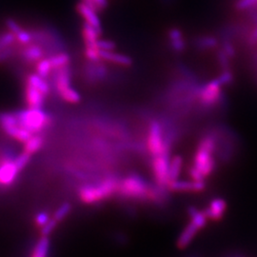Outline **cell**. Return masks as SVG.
<instances>
[{
	"instance_id": "1",
	"label": "cell",
	"mask_w": 257,
	"mask_h": 257,
	"mask_svg": "<svg viewBox=\"0 0 257 257\" xmlns=\"http://www.w3.org/2000/svg\"><path fill=\"white\" fill-rule=\"evenodd\" d=\"M162 189L150 187L140 175H130L120 180L117 194L124 199L130 200H151L158 201L162 195Z\"/></svg>"
},
{
	"instance_id": "2",
	"label": "cell",
	"mask_w": 257,
	"mask_h": 257,
	"mask_svg": "<svg viewBox=\"0 0 257 257\" xmlns=\"http://www.w3.org/2000/svg\"><path fill=\"white\" fill-rule=\"evenodd\" d=\"M119 181L116 177L110 176L99 183L83 186L78 192V196L83 203L88 205L102 202L117 194Z\"/></svg>"
},
{
	"instance_id": "3",
	"label": "cell",
	"mask_w": 257,
	"mask_h": 257,
	"mask_svg": "<svg viewBox=\"0 0 257 257\" xmlns=\"http://www.w3.org/2000/svg\"><path fill=\"white\" fill-rule=\"evenodd\" d=\"M215 140L211 136H205L199 141L193 158V167L202 175L204 179L209 177L215 170L213 153L215 151Z\"/></svg>"
},
{
	"instance_id": "4",
	"label": "cell",
	"mask_w": 257,
	"mask_h": 257,
	"mask_svg": "<svg viewBox=\"0 0 257 257\" xmlns=\"http://www.w3.org/2000/svg\"><path fill=\"white\" fill-rule=\"evenodd\" d=\"M15 112L19 125L33 135L40 134L52 124L51 116L42 109L27 108Z\"/></svg>"
},
{
	"instance_id": "5",
	"label": "cell",
	"mask_w": 257,
	"mask_h": 257,
	"mask_svg": "<svg viewBox=\"0 0 257 257\" xmlns=\"http://www.w3.org/2000/svg\"><path fill=\"white\" fill-rule=\"evenodd\" d=\"M54 88L57 95L63 101L77 104L81 100L79 92L73 88L71 83V73L69 67L55 71Z\"/></svg>"
},
{
	"instance_id": "6",
	"label": "cell",
	"mask_w": 257,
	"mask_h": 257,
	"mask_svg": "<svg viewBox=\"0 0 257 257\" xmlns=\"http://www.w3.org/2000/svg\"><path fill=\"white\" fill-rule=\"evenodd\" d=\"M0 128L10 138L22 143H25L29 138L34 136L19 125L16 112H0Z\"/></svg>"
},
{
	"instance_id": "7",
	"label": "cell",
	"mask_w": 257,
	"mask_h": 257,
	"mask_svg": "<svg viewBox=\"0 0 257 257\" xmlns=\"http://www.w3.org/2000/svg\"><path fill=\"white\" fill-rule=\"evenodd\" d=\"M147 147L149 153L153 157L160 156L168 152L163 138L162 128L157 121H153L149 127Z\"/></svg>"
},
{
	"instance_id": "8",
	"label": "cell",
	"mask_w": 257,
	"mask_h": 257,
	"mask_svg": "<svg viewBox=\"0 0 257 257\" xmlns=\"http://www.w3.org/2000/svg\"><path fill=\"white\" fill-rule=\"evenodd\" d=\"M153 174L155 176L157 187L160 189L168 188V184L170 182L169 179V170H170V157L168 152L160 156L153 157Z\"/></svg>"
},
{
	"instance_id": "9",
	"label": "cell",
	"mask_w": 257,
	"mask_h": 257,
	"mask_svg": "<svg viewBox=\"0 0 257 257\" xmlns=\"http://www.w3.org/2000/svg\"><path fill=\"white\" fill-rule=\"evenodd\" d=\"M222 83L219 79H214L203 86L199 93V101L204 107H212L220 101L222 96Z\"/></svg>"
},
{
	"instance_id": "10",
	"label": "cell",
	"mask_w": 257,
	"mask_h": 257,
	"mask_svg": "<svg viewBox=\"0 0 257 257\" xmlns=\"http://www.w3.org/2000/svg\"><path fill=\"white\" fill-rule=\"evenodd\" d=\"M18 55L26 64H36L45 57V51L37 42H32L26 46H20Z\"/></svg>"
},
{
	"instance_id": "11",
	"label": "cell",
	"mask_w": 257,
	"mask_h": 257,
	"mask_svg": "<svg viewBox=\"0 0 257 257\" xmlns=\"http://www.w3.org/2000/svg\"><path fill=\"white\" fill-rule=\"evenodd\" d=\"M23 97H24L25 104L27 105V108L42 109L48 96H46L40 90H38L37 87L25 81Z\"/></svg>"
},
{
	"instance_id": "12",
	"label": "cell",
	"mask_w": 257,
	"mask_h": 257,
	"mask_svg": "<svg viewBox=\"0 0 257 257\" xmlns=\"http://www.w3.org/2000/svg\"><path fill=\"white\" fill-rule=\"evenodd\" d=\"M20 172L15 163V159L3 157L0 160V185L10 186L15 182Z\"/></svg>"
},
{
	"instance_id": "13",
	"label": "cell",
	"mask_w": 257,
	"mask_h": 257,
	"mask_svg": "<svg viewBox=\"0 0 257 257\" xmlns=\"http://www.w3.org/2000/svg\"><path fill=\"white\" fill-rule=\"evenodd\" d=\"M168 189L175 193H201L206 189L204 181L175 180L168 184Z\"/></svg>"
},
{
	"instance_id": "14",
	"label": "cell",
	"mask_w": 257,
	"mask_h": 257,
	"mask_svg": "<svg viewBox=\"0 0 257 257\" xmlns=\"http://www.w3.org/2000/svg\"><path fill=\"white\" fill-rule=\"evenodd\" d=\"M76 12L84 19L86 24L92 26L101 33V22L98 17V12L92 9L82 1L77 4Z\"/></svg>"
},
{
	"instance_id": "15",
	"label": "cell",
	"mask_w": 257,
	"mask_h": 257,
	"mask_svg": "<svg viewBox=\"0 0 257 257\" xmlns=\"http://www.w3.org/2000/svg\"><path fill=\"white\" fill-rule=\"evenodd\" d=\"M227 210V203L222 198H215L211 200L208 208L205 210V213L208 219L212 221H219L224 217L225 211Z\"/></svg>"
},
{
	"instance_id": "16",
	"label": "cell",
	"mask_w": 257,
	"mask_h": 257,
	"mask_svg": "<svg viewBox=\"0 0 257 257\" xmlns=\"http://www.w3.org/2000/svg\"><path fill=\"white\" fill-rule=\"evenodd\" d=\"M199 230L200 229L194 223L190 222V224L185 227L180 236L177 239V248L181 249L187 248L193 242Z\"/></svg>"
},
{
	"instance_id": "17",
	"label": "cell",
	"mask_w": 257,
	"mask_h": 257,
	"mask_svg": "<svg viewBox=\"0 0 257 257\" xmlns=\"http://www.w3.org/2000/svg\"><path fill=\"white\" fill-rule=\"evenodd\" d=\"M100 55L101 59L112 64L122 67H131L133 65V59L130 56L120 53H115L114 51H101Z\"/></svg>"
},
{
	"instance_id": "18",
	"label": "cell",
	"mask_w": 257,
	"mask_h": 257,
	"mask_svg": "<svg viewBox=\"0 0 257 257\" xmlns=\"http://www.w3.org/2000/svg\"><path fill=\"white\" fill-rule=\"evenodd\" d=\"M82 38L85 47H98V40L100 37V32H98L96 29L84 23L83 25Z\"/></svg>"
},
{
	"instance_id": "19",
	"label": "cell",
	"mask_w": 257,
	"mask_h": 257,
	"mask_svg": "<svg viewBox=\"0 0 257 257\" xmlns=\"http://www.w3.org/2000/svg\"><path fill=\"white\" fill-rule=\"evenodd\" d=\"M44 144V138L39 134L34 135L32 138H29L27 141L24 143V150L23 152L27 153L29 155H34L37 153Z\"/></svg>"
},
{
	"instance_id": "20",
	"label": "cell",
	"mask_w": 257,
	"mask_h": 257,
	"mask_svg": "<svg viewBox=\"0 0 257 257\" xmlns=\"http://www.w3.org/2000/svg\"><path fill=\"white\" fill-rule=\"evenodd\" d=\"M49 58H50V61L52 63L53 68H54V72L56 70H59V69L67 68L70 66V63H71L70 55L66 53H63V52L54 54V55L49 56Z\"/></svg>"
},
{
	"instance_id": "21",
	"label": "cell",
	"mask_w": 257,
	"mask_h": 257,
	"mask_svg": "<svg viewBox=\"0 0 257 257\" xmlns=\"http://www.w3.org/2000/svg\"><path fill=\"white\" fill-rule=\"evenodd\" d=\"M182 166H183V159H182V157L180 156H174L173 159L170 161V170H169V179H170V182L178 179L179 175L181 174Z\"/></svg>"
},
{
	"instance_id": "22",
	"label": "cell",
	"mask_w": 257,
	"mask_h": 257,
	"mask_svg": "<svg viewBox=\"0 0 257 257\" xmlns=\"http://www.w3.org/2000/svg\"><path fill=\"white\" fill-rule=\"evenodd\" d=\"M169 37L172 44V48L176 52H182L185 49V42H184L183 36L180 30L178 29H172L169 32Z\"/></svg>"
},
{
	"instance_id": "23",
	"label": "cell",
	"mask_w": 257,
	"mask_h": 257,
	"mask_svg": "<svg viewBox=\"0 0 257 257\" xmlns=\"http://www.w3.org/2000/svg\"><path fill=\"white\" fill-rule=\"evenodd\" d=\"M189 216L191 218V222L194 223L200 230H202L203 228L207 225V221L208 217L204 211H199L195 208H189L188 210Z\"/></svg>"
},
{
	"instance_id": "24",
	"label": "cell",
	"mask_w": 257,
	"mask_h": 257,
	"mask_svg": "<svg viewBox=\"0 0 257 257\" xmlns=\"http://www.w3.org/2000/svg\"><path fill=\"white\" fill-rule=\"evenodd\" d=\"M35 66H36V73L46 79L50 76V74L54 72V68L52 66L49 57L42 58L41 60H39L37 63H36Z\"/></svg>"
},
{
	"instance_id": "25",
	"label": "cell",
	"mask_w": 257,
	"mask_h": 257,
	"mask_svg": "<svg viewBox=\"0 0 257 257\" xmlns=\"http://www.w3.org/2000/svg\"><path fill=\"white\" fill-rule=\"evenodd\" d=\"M50 250V240L47 236H42L38 240L31 257H48Z\"/></svg>"
},
{
	"instance_id": "26",
	"label": "cell",
	"mask_w": 257,
	"mask_h": 257,
	"mask_svg": "<svg viewBox=\"0 0 257 257\" xmlns=\"http://www.w3.org/2000/svg\"><path fill=\"white\" fill-rule=\"evenodd\" d=\"M72 210V206L70 203H64L62 204L58 209L57 211H55L53 218L55 219L57 223H60L61 221L64 220L65 218L69 215V213L71 212Z\"/></svg>"
},
{
	"instance_id": "27",
	"label": "cell",
	"mask_w": 257,
	"mask_h": 257,
	"mask_svg": "<svg viewBox=\"0 0 257 257\" xmlns=\"http://www.w3.org/2000/svg\"><path fill=\"white\" fill-rule=\"evenodd\" d=\"M31 159V155L23 152L21 155H19L17 158H15V163L18 166L19 171L23 170L27 166L29 161Z\"/></svg>"
},
{
	"instance_id": "28",
	"label": "cell",
	"mask_w": 257,
	"mask_h": 257,
	"mask_svg": "<svg viewBox=\"0 0 257 257\" xmlns=\"http://www.w3.org/2000/svg\"><path fill=\"white\" fill-rule=\"evenodd\" d=\"M58 225V223L53 218V219H50V221L47 223L46 225H44L42 228H41V233H42V236H49L54 230H55L56 226Z\"/></svg>"
},
{
	"instance_id": "29",
	"label": "cell",
	"mask_w": 257,
	"mask_h": 257,
	"mask_svg": "<svg viewBox=\"0 0 257 257\" xmlns=\"http://www.w3.org/2000/svg\"><path fill=\"white\" fill-rule=\"evenodd\" d=\"M98 47L100 51H114L115 44L110 40H98Z\"/></svg>"
},
{
	"instance_id": "30",
	"label": "cell",
	"mask_w": 257,
	"mask_h": 257,
	"mask_svg": "<svg viewBox=\"0 0 257 257\" xmlns=\"http://www.w3.org/2000/svg\"><path fill=\"white\" fill-rule=\"evenodd\" d=\"M49 221H50V217L46 212H40L37 214V217H36V223H37V226L40 228H42L44 225H46Z\"/></svg>"
},
{
	"instance_id": "31",
	"label": "cell",
	"mask_w": 257,
	"mask_h": 257,
	"mask_svg": "<svg viewBox=\"0 0 257 257\" xmlns=\"http://www.w3.org/2000/svg\"><path fill=\"white\" fill-rule=\"evenodd\" d=\"M232 74L230 73V71H225L223 74H221L220 78H219V80H220V82L222 83V85H228V84H230L231 81H232Z\"/></svg>"
},
{
	"instance_id": "32",
	"label": "cell",
	"mask_w": 257,
	"mask_h": 257,
	"mask_svg": "<svg viewBox=\"0 0 257 257\" xmlns=\"http://www.w3.org/2000/svg\"><path fill=\"white\" fill-rule=\"evenodd\" d=\"M200 44L202 45V46L207 47V48H209V47H213L215 45V40L213 39V38H211V37H207V38H205V39H203L201 40V42H200Z\"/></svg>"
}]
</instances>
